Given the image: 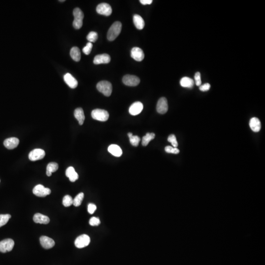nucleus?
I'll return each mask as SVG.
<instances>
[{"label":"nucleus","instance_id":"f257e3e1","mask_svg":"<svg viewBox=\"0 0 265 265\" xmlns=\"http://www.w3.org/2000/svg\"><path fill=\"white\" fill-rule=\"evenodd\" d=\"M122 29V24L121 22L119 21L115 22L108 30L107 34L108 40L111 41L116 40L121 33Z\"/></svg>","mask_w":265,"mask_h":265},{"label":"nucleus","instance_id":"f03ea898","mask_svg":"<svg viewBox=\"0 0 265 265\" xmlns=\"http://www.w3.org/2000/svg\"><path fill=\"white\" fill-rule=\"evenodd\" d=\"M98 91L103 93L105 96L109 97L111 95L112 87L111 83L107 81H101L97 84Z\"/></svg>","mask_w":265,"mask_h":265},{"label":"nucleus","instance_id":"7ed1b4c3","mask_svg":"<svg viewBox=\"0 0 265 265\" xmlns=\"http://www.w3.org/2000/svg\"><path fill=\"white\" fill-rule=\"evenodd\" d=\"M73 15L74 16L73 27L76 29H80L83 26V20L84 17L83 13L80 8H76L73 10Z\"/></svg>","mask_w":265,"mask_h":265},{"label":"nucleus","instance_id":"20e7f679","mask_svg":"<svg viewBox=\"0 0 265 265\" xmlns=\"http://www.w3.org/2000/svg\"><path fill=\"white\" fill-rule=\"evenodd\" d=\"M91 116L95 120L100 122H106L109 118V112L102 109H97L92 111Z\"/></svg>","mask_w":265,"mask_h":265},{"label":"nucleus","instance_id":"39448f33","mask_svg":"<svg viewBox=\"0 0 265 265\" xmlns=\"http://www.w3.org/2000/svg\"><path fill=\"white\" fill-rule=\"evenodd\" d=\"M14 241L11 239H7L0 241V252L6 253L13 250Z\"/></svg>","mask_w":265,"mask_h":265},{"label":"nucleus","instance_id":"423d86ee","mask_svg":"<svg viewBox=\"0 0 265 265\" xmlns=\"http://www.w3.org/2000/svg\"><path fill=\"white\" fill-rule=\"evenodd\" d=\"M33 192L37 197H45L50 194L51 191L49 188H45L44 186L39 184L34 187Z\"/></svg>","mask_w":265,"mask_h":265},{"label":"nucleus","instance_id":"0eeeda50","mask_svg":"<svg viewBox=\"0 0 265 265\" xmlns=\"http://www.w3.org/2000/svg\"><path fill=\"white\" fill-rule=\"evenodd\" d=\"M90 242V237L88 235L83 234L77 238L75 241V245L77 248H84L88 246Z\"/></svg>","mask_w":265,"mask_h":265},{"label":"nucleus","instance_id":"6e6552de","mask_svg":"<svg viewBox=\"0 0 265 265\" xmlns=\"http://www.w3.org/2000/svg\"><path fill=\"white\" fill-rule=\"evenodd\" d=\"M124 84L130 87H135L138 85L140 83V79L136 76L126 75L122 79Z\"/></svg>","mask_w":265,"mask_h":265},{"label":"nucleus","instance_id":"1a4fd4ad","mask_svg":"<svg viewBox=\"0 0 265 265\" xmlns=\"http://www.w3.org/2000/svg\"><path fill=\"white\" fill-rule=\"evenodd\" d=\"M45 156V152L42 149H35L29 154V159L32 161H36L42 159Z\"/></svg>","mask_w":265,"mask_h":265},{"label":"nucleus","instance_id":"9d476101","mask_svg":"<svg viewBox=\"0 0 265 265\" xmlns=\"http://www.w3.org/2000/svg\"><path fill=\"white\" fill-rule=\"evenodd\" d=\"M96 11L99 14L108 16L111 15L112 8L108 3H101L97 7Z\"/></svg>","mask_w":265,"mask_h":265},{"label":"nucleus","instance_id":"9b49d317","mask_svg":"<svg viewBox=\"0 0 265 265\" xmlns=\"http://www.w3.org/2000/svg\"><path fill=\"white\" fill-rule=\"evenodd\" d=\"M168 103L165 97H162L159 100L157 105V111L160 114H165L168 111Z\"/></svg>","mask_w":265,"mask_h":265},{"label":"nucleus","instance_id":"f8f14e48","mask_svg":"<svg viewBox=\"0 0 265 265\" xmlns=\"http://www.w3.org/2000/svg\"><path fill=\"white\" fill-rule=\"evenodd\" d=\"M131 56L133 59L138 62H141L144 58L143 51L138 47H134L132 49Z\"/></svg>","mask_w":265,"mask_h":265},{"label":"nucleus","instance_id":"ddd939ff","mask_svg":"<svg viewBox=\"0 0 265 265\" xmlns=\"http://www.w3.org/2000/svg\"><path fill=\"white\" fill-rule=\"evenodd\" d=\"M40 242L42 247L45 249H50L55 245V241L47 236H41L40 238Z\"/></svg>","mask_w":265,"mask_h":265},{"label":"nucleus","instance_id":"4468645a","mask_svg":"<svg viewBox=\"0 0 265 265\" xmlns=\"http://www.w3.org/2000/svg\"><path fill=\"white\" fill-rule=\"evenodd\" d=\"M143 106L141 102H136L132 104L130 107L129 111L132 116H137L142 112Z\"/></svg>","mask_w":265,"mask_h":265},{"label":"nucleus","instance_id":"2eb2a0df","mask_svg":"<svg viewBox=\"0 0 265 265\" xmlns=\"http://www.w3.org/2000/svg\"><path fill=\"white\" fill-rule=\"evenodd\" d=\"M19 143V140L16 138L12 137L5 139L3 145L8 149H14L17 147Z\"/></svg>","mask_w":265,"mask_h":265},{"label":"nucleus","instance_id":"dca6fc26","mask_svg":"<svg viewBox=\"0 0 265 265\" xmlns=\"http://www.w3.org/2000/svg\"><path fill=\"white\" fill-rule=\"evenodd\" d=\"M111 57L107 54H101L98 55L95 57L93 63L95 64H103V63H108L110 62Z\"/></svg>","mask_w":265,"mask_h":265},{"label":"nucleus","instance_id":"f3484780","mask_svg":"<svg viewBox=\"0 0 265 265\" xmlns=\"http://www.w3.org/2000/svg\"><path fill=\"white\" fill-rule=\"evenodd\" d=\"M64 82L71 89H75L78 86V81L71 74L68 73L64 76Z\"/></svg>","mask_w":265,"mask_h":265},{"label":"nucleus","instance_id":"a211bd4d","mask_svg":"<svg viewBox=\"0 0 265 265\" xmlns=\"http://www.w3.org/2000/svg\"><path fill=\"white\" fill-rule=\"evenodd\" d=\"M33 219L35 223L36 224H47L50 222V219L48 217L40 213L35 214L34 215Z\"/></svg>","mask_w":265,"mask_h":265},{"label":"nucleus","instance_id":"6ab92c4d","mask_svg":"<svg viewBox=\"0 0 265 265\" xmlns=\"http://www.w3.org/2000/svg\"><path fill=\"white\" fill-rule=\"evenodd\" d=\"M66 176L69 179L70 181L72 182H74L78 179L79 175L75 171L74 168L72 166L68 167L65 172Z\"/></svg>","mask_w":265,"mask_h":265},{"label":"nucleus","instance_id":"aec40b11","mask_svg":"<svg viewBox=\"0 0 265 265\" xmlns=\"http://www.w3.org/2000/svg\"><path fill=\"white\" fill-rule=\"evenodd\" d=\"M249 126L253 131L254 132H258L261 128L260 121L258 118L253 117L250 120Z\"/></svg>","mask_w":265,"mask_h":265},{"label":"nucleus","instance_id":"412c9836","mask_svg":"<svg viewBox=\"0 0 265 265\" xmlns=\"http://www.w3.org/2000/svg\"><path fill=\"white\" fill-rule=\"evenodd\" d=\"M108 151L115 157L121 156L122 154V150L118 145L111 144L108 147Z\"/></svg>","mask_w":265,"mask_h":265},{"label":"nucleus","instance_id":"4be33fe9","mask_svg":"<svg viewBox=\"0 0 265 265\" xmlns=\"http://www.w3.org/2000/svg\"><path fill=\"white\" fill-rule=\"evenodd\" d=\"M133 21L135 27L138 30H142L145 26V22L143 18L138 14H135L133 17Z\"/></svg>","mask_w":265,"mask_h":265},{"label":"nucleus","instance_id":"5701e85b","mask_svg":"<svg viewBox=\"0 0 265 265\" xmlns=\"http://www.w3.org/2000/svg\"><path fill=\"white\" fill-rule=\"evenodd\" d=\"M75 117L77 119L80 125H82L84 122L85 116L82 108H77L74 111Z\"/></svg>","mask_w":265,"mask_h":265},{"label":"nucleus","instance_id":"b1692460","mask_svg":"<svg viewBox=\"0 0 265 265\" xmlns=\"http://www.w3.org/2000/svg\"><path fill=\"white\" fill-rule=\"evenodd\" d=\"M180 83L181 86L184 88L191 89V88H192L194 85V81L193 80L187 77L182 78L180 80Z\"/></svg>","mask_w":265,"mask_h":265},{"label":"nucleus","instance_id":"393cba45","mask_svg":"<svg viewBox=\"0 0 265 265\" xmlns=\"http://www.w3.org/2000/svg\"><path fill=\"white\" fill-rule=\"evenodd\" d=\"M58 165L57 163L51 162L49 163L46 168V174L48 176H51L53 172H55L58 170Z\"/></svg>","mask_w":265,"mask_h":265},{"label":"nucleus","instance_id":"a878e982","mask_svg":"<svg viewBox=\"0 0 265 265\" xmlns=\"http://www.w3.org/2000/svg\"><path fill=\"white\" fill-rule=\"evenodd\" d=\"M70 56L74 61L79 62L81 60V55L80 49L77 47L72 48L70 51Z\"/></svg>","mask_w":265,"mask_h":265},{"label":"nucleus","instance_id":"bb28decb","mask_svg":"<svg viewBox=\"0 0 265 265\" xmlns=\"http://www.w3.org/2000/svg\"><path fill=\"white\" fill-rule=\"evenodd\" d=\"M155 137V134L153 132H152V133L148 132V133H147L145 136H144L143 137V139H142V144H143V146H147L149 142L152 139H154Z\"/></svg>","mask_w":265,"mask_h":265},{"label":"nucleus","instance_id":"cd10ccee","mask_svg":"<svg viewBox=\"0 0 265 265\" xmlns=\"http://www.w3.org/2000/svg\"><path fill=\"white\" fill-rule=\"evenodd\" d=\"M128 137L129 138L130 142L132 146H138L139 142L141 141V138L138 136H134L131 132H129L128 134Z\"/></svg>","mask_w":265,"mask_h":265},{"label":"nucleus","instance_id":"c85d7f7f","mask_svg":"<svg viewBox=\"0 0 265 265\" xmlns=\"http://www.w3.org/2000/svg\"><path fill=\"white\" fill-rule=\"evenodd\" d=\"M84 197V193L81 192V193H79L73 199V204L76 207H78L79 206L81 205L83 200Z\"/></svg>","mask_w":265,"mask_h":265},{"label":"nucleus","instance_id":"c756f323","mask_svg":"<svg viewBox=\"0 0 265 265\" xmlns=\"http://www.w3.org/2000/svg\"><path fill=\"white\" fill-rule=\"evenodd\" d=\"M73 203V199L72 197L69 195H66L63 197L62 204L66 207H69Z\"/></svg>","mask_w":265,"mask_h":265},{"label":"nucleus","instance_id":"7c9ffc66","mask_svg":"<svg viewBox=\"0 0 265 265\" xmlns=\"http://www.w3.org/2000/svg\"><path fill=\"white\" fill-rule=\"evenodd\" d=\"M10 218L11 216L9 214L0 215V227L6 225Z\"/></svg>","mask_w":265,"mask_h":265},{"label":"nucleus","instance_id":"2f4dec72","mask_svg":"<svg viewBox=\"0 0 265 265\" xmlns=\"http://www.w3.org/2000/svg\"><path fill=\"white\" fill-rule=\"evenodd\" d=\"M87 40L89 42H95L98 39V34L95 32H91L88 34Z\"/></svg>","mask_w":265,"mask_h":265},{"label":"nucleus","instance_id":"473e14b6","mask_svg":"<svg viewBox=\"0 0 265 265\" xmlns=\"http://www.w3.org/2000/svg\"><path fill=\"white\" fill-rule=\"evenodd\" d=\"M167 141L171 143L173 147L177 148L178 145L176 138V137L174 135H170L168 137V138H167Z\"/></svg>","mask_w":265,"mask_h":265},{"label":"nucleus","instance_id":"72a5a7b5","mask_svg":"<svg viewBox=\"0 0 265 265\" xmlns=\"http://www.w3.org/2000/svg\"><path fill=\"white\" fill-rule=\"evenodd\" d=\"M165 152L168 153L177 154L179 153V150L177 148L172 147V146H167L165 147Z\"/></svg>","mask_w":265,"mask_h":265},{"label":"nucleus","instance_id":"f704fd0d","mask_svg":"<svg viewBox=\"0 0 265 265\" xmlns=\"http://www.w3.org/2000/svg\"><path fill=\"white\" fill-rule=\"evenodd\" d=\"M92 47H93V45H92V43H91V42H88V43H87L86 46L83 49V52L85 54V55H88L90 54V52H91Z\"/></svg>","mask_w":265,"mask_h":265},{"label":"nucleus","instance_id":"c9c22d12","mask_svg":"<svg viewBox=\"0 0 265 265\" xmlns=\"http://www.w3.org/2000/svg\"><path fill=\"white\" fill-rule=\"evenodd\" d=\"M89 224L91 226H98L100 224V220L99 218L97 217H92L89 221Z\"/></svg>","mask_w":265,"mask_h":265},{"label":"nucleus","instance_id":"e433bc0d","mask_svg":"<svg viewBox=\"0 0 265 265\" xmlns=\"http://www.w3.org/2000/svg\"><path fill=\"white\" fill-rule=\"evenodd\" d=\"M194 79L196 84L197 86H200L201 84V74L199 72H197L194 75Z\"/></svg>","mask_w":265,"mask_h":265},{"label":"nucleus","instance_id":"4c0bfd02","mask_svg":"<svg viewBox=\"0 0 265 265\" xmlns=\"http://www.w3.org/2000/svg\"><path fill=\"white\" fill-rule=\"evenodd\" d=\"M96 206L94 204L90 203L88 205V210L89 213L90 214H93L95 212L96 210Z\"/></svg>","mask_w":265,"mask_h":265},{"label":"nucleus","instance_id":"58836bf2","mask_svg":"<svg viewBox=\"0 0 265 265\" xmlns=\"http://www.w3.org/2000/svg\"><path fill=\"white\" fill-rule=\"evenodd\" d=\"M210 87H211V85L209 84H205L203 85H200V87H199V89L201 91L205 92V91H208L210 89Z\"/></svg>","mask_w":265,"mask_h":265},{"label":"nucleus","instance_id":"ea45409f","mask_svg":"<svg viewBox=\"0 0 265 265\" xmlns=\"http://www.w3.org/2000/svg\"><path fill=\"white\" fill-rule=\"evenodd\" d=\"M140 3L143 5H150L153 2L152 0H141Z\"/></svg>","mask_w":265,"mask_h":265},{"label":"nucleus","instance_id":"a19ab883","mask_svg":"<svg viewBox=\"0 0 265 265\" xmlns=\"http://www.w3.org/2000/svg\"><path fill=\"white\" fill-rule=\"evenodd\" d=\"M60 2H64L65 1H60Z\"/></svg>","mask_w":265,"mask_h":265}]
</instances>
